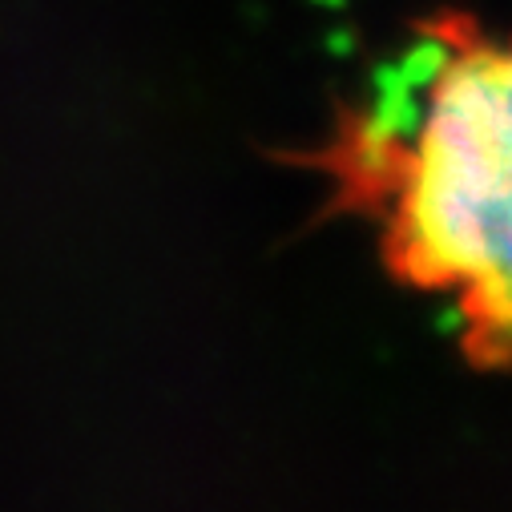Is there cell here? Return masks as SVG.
Masks as SVG:
<instances>
[{"label":"cell","mask_w":512,"mask_h":512,"mask_svg":"<svg viewBox=\"0 0 512 512\" xmlns=\"http://www.w3.org/2000/svg\"><path fill=\"white\" fill-rule=\"evenodd\" d=\"M428 105L404 138L392 113L355 121L323 162L359 206H392L388 263L424 291H456L464 347L496 363L508 335V57L476 25H428Z\"/></svg>","instance_id":"cell-1"}]
</instances>
